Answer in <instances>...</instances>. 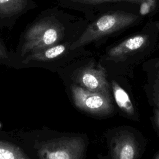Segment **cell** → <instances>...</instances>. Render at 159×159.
Returning a JSON list of instances; mask_svg holds the SVG:
<instances>
[{"instance_id":"1","label":"cell","mask_w":159,"mask_h":159,"mask_svg":"<svg viewBox=\"0 0 159 159\" xmlns=\"http://www.w3.org/2000/svg\"><path fill=\"white\" fill-rule=\"evenodd\" d=\"M64 16L56 8L44 10L25 27L20 35L16 54L25 56L66 41Z\"/></svg>"},{"instance_id":"2","label":"cell","mask_w":159,"mask_h":159,"mask_svg":"<svg viewBox=\"0 0 159 159\" xmlns=\"http://www.w3.org/2000/svg\"><path fill=\"white\" fill-rule=\"evenodd\" d=\"M139 17L122 11L112 12L101 16L89 24L82 35L72 42L70 49L76 50L101 38L124 29L135 23Z\"/></svg>"},{"instance_id":"3","label":"cell","mask_w":159,"mask_h":159,"mask_svg":"<svg viewBox=\"0 0 159 159\" xmlns=\"http://www.w3.org/2000/svg\"><path fill=\"white\" fill-rule=\"evenodd\" d=\"M85 149L80 137H61L41 143L37 149L40 159H82Z\"/></svg>"},{"instance_id":"4","label":"cell","mask_w":159,"mask_h":159,"mask_svg":"<svg viewBox=\"0 0 159 159\" xmlns=\"http://www.w3.org/2000/svg\"><path fill=\"white\" fill-rule=\"evenodd\" d=\"M71 92L75 106L86 112L102 116L113 111L110 95L91 92L75 84L71 85Z\"/></svg>"},{"instance_id":"5","label":"cell","mask_w":159,"mask_h":159,"mask_svg":"<svg viewBox=\"0 0 159 159\" xmlns=\"http://www.w3.org/2000/svg\"><path fill=\"white\" fill-rule=\"evenodd\" d=\"M76 80L80 86L89 91L109 95L106 70L99 65L91 64L82 68L78 71Z\"/></svg>"},{"instance_id":"6","label":"cell","mask_w":159,"mask_h":159,"mask_svg":"<svg viewBox=\"0 0 159 159\" xmlns=\"http://www.w3.org/2000/svg\"><path fill=\"white\" fill-rule=\"evenodd\" d=\"M36 7L34 0H0V30L12 29L20 17Z\"/></svg>"},{"instance_id":"7","label":"cell","mask_w":159,"mask_h":159,"mask_svg":"<svg viewBox=\"0 0 159 159\" xmlns=\"http://www.w3.org/2000/svg\"><path fill=\"white\" fill-rule=\"evenodd\" d=\"M71 42L66 40L62 43L46 48L45 49L32 53L20 60L23 65L31 63H48L53 62L62 58L70 50V47Z\"/></svg>"},{"instance_id":"8","label":"cell","mask_w":159,"mask_h":159,"mask_svg":"<svg viewBox=\"0 0 159 159\" xmlns=\"http://www.w3.org/2000/svg\"><path fill=\"white\" fill-rule=\"evenodd\" d=\"M148 37L145 34H137L131 36L112 47L108 52L109 58L119 61L144 47L148 42Z\"/></svg>"},{"instance_id":"9","label":"cell","mask_w":159,"mask_h":159,"mask_svg":"<svg viewBox=\"0 0 159 159\" xmlns=\"http://www.w3.org/2000/svg\"><path fill=\"white\" fill-rule=\"evenodd\" d=\"M137 145L134 137L129 133H120L116 135L112 144L113 159H135Z\"/></svg>"},{"instance_id":"10","label":"cell","mask_w":159,"mask_h":159,"mask_svg":"<svg viewBox=\"0 0 159 159\" xmlns=\"http://www.w3.org/2000/svg\"><path fill=\"white\" fill-rule=\"evenodd\" d=\"M112 89L115 101L120 109L128 115L134 114V106L127 93L114 81L112 83Z\"/></svg>"},{"instance_id":"11","label":"cell","mask_w":159,"mask_h":159,"mask_svg":"<svg viewBox=\"0 0 159 159\" xmlns=\"http://www.w3.org/2000/svg\"><path fill=\"white\" fill-rule=\"evenodd\" d=\"M0 159H30L17 145L0 140Z\"/></svg>"},{"instance_id":"12","label":"cell","mask_w":159,"mask_h":159,"mask_svg":"<svg viewBox=\"0 0 159 159\" xmlns=\"http://www.w3.org/2000/svg\"><path fill=\"white\" fill-rule=\"evenodd\" d=\"M71 1L76 3L88 4V5H96L104 2H117V1H125L140 4L145 0H70Z\"/></svg>"},{"instance_id":"13","label":"cell","mask_w":159,"mask_h":159,"mask_svg":"<svg viewBox=\"0 0 159 159\" xmlns=\"http://www.w3.org/2000/svg\"><path fill=\"white\" fill-rule=\"evenodd\" d=\"M140 12L142 15H145L153 9L156 6L155 0H145L140 4Z\"/></svg>"},{"instance_id":"14","label":"cell","mask_w":159,"mask_h":159,"mask_svg":"<svg viewBox=\"0 0 159 159\" xmlns=\"http://www.w3.org/2000/svg\"><path fill=\"white\" fill-rule=\"evenodd\" d=\"M11 58V53L8 51L6 45L0 39V63H1V61L9 60Z\"/></svg>"},{"instance_id":"15","label":"cell","mask_w":159,"mask_h":159,"mask_svg":"<svg viewBox=\"0 0 159 159\" xmlns=\"http://www.w3.org/2000/svg\"><path fill=\"white\" fill-rule=\"evenodd\" d=\"M157 110H156V115H155V120L156 124L159 129V88L157 90Z\"/></svg>"},{"instance_id":"16","label":"cell","mask_w":159,"mask_h":159,"mask_svg":"<svg viewBox=\"0 0 159 159\" xmlns=\"http://www.w3.org/2000/svg\"><path fill=\"white\" fill-rule=\"evenodd\" d=\"M155 25H156L157 29L159 30V21H158V22H157L155 23Z\"/></svg>"},{"instance_id":"17","label":"cell","mask_w":159,"mask_h":159,"mask_svg":"<svg viewBox=\"0 0 159 159\" xmlns=\"http://www.w3.org/2000/svg\"><path fill=\"white\" fill-rule=\"evenodd\" d=\"M155 159H159V152L156 155V156L155 157Z\"/></svg>"}]
</instances>
